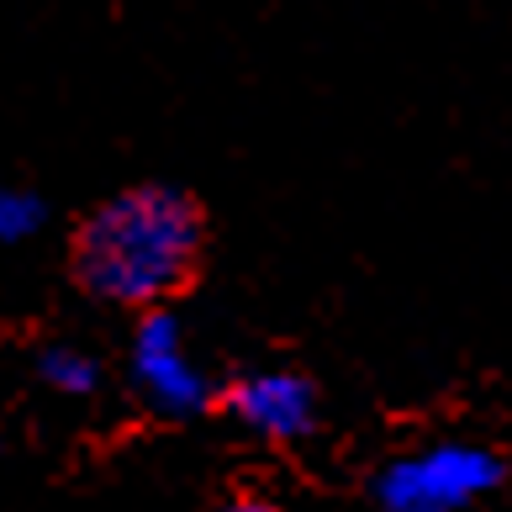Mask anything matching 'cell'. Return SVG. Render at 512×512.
Listing matches in <instances>:
<instances>
[{"label":"cell","mask_w":512,"mask_h":512,"mask_svg":"<svg viewBox=\"0 0 512 512\" xmlns=\"http://www.w3.org/2000/svg\"><path fill=\"white\" fill-rule=\"evenodd\" d=\"M206 206L169 180H138L96 201L74 233V280L127 312H154L201 275Z\"/></svg>","instance_id":"cell-1"},{"label":"cell","mask_w":512,"mask_h":512,"mask_svg":"<svg viewBox=\"0 0 512 512\" xmlns=\"http://www.w3.org/2000/svg\"><path fill=\"white\" fill-rule=\"evenodd\" d=\"M502 481H507V465L491 444L433 439L375 470L370 497L381 512H470Z\"/></svg>","instance_id":"cell-2"},{"label":"cell","mask_w":512,"mask_h":512,"mask_svg":"<svg viewBox=\"0 0 512 512\" xmlns=\"http://www.w3.org/2000/svg\"><path fill=\"white\" fill-rule=\"evenodd\" d=\"M127 370H132V391L159 417H201L217 402V386L191 349V333L169 307L138 312Z\"/></svg>","instance_id":"cell-3"},{"label":"cell","mask_w":512,"mask_h":512,"mask_svg":"<svg viewBox=\"0 0 512 512\" xmlns=\"http://www.w3.org/2000/svg\"><path fill=\"white\" fill-rule=\"evenodd\" d=\"M217 402L259 444H307L322 423V391L296 365L243 370L233 386L217 391Z\"/></svg>","instance_id":"cell-4"},{"label":"cell","mask_w":512,"mask_h":512,"mask_svg":"<svg viewBox=\"0 0 512 512\" xmlns=\"http://www.w3.org/2000/svg\"><path fill=\"white\" fill-rule=\"evenodd\" d=\"M37 375H43L53 391H64V396H90L101 386L96 354H85L80 344H48L43 359H37Z\"/></svg>","instance_id":"cell-5"},{"label":"cell","mask_w":512,"mask_h":512,"mask_svg":"<svg viewBox=\"0 0 512 512\" xmlns=\"http://www.w3.org/2000/svg\"><path fill=\"white\" fill-rule=\"evenodd\" d=\"M43 227V201L32 191H16V185H0V249L32 238Z\"/></svg>","instance_id":"cell-6"},{"label":"cell","mask_w":512,"mask_h":512,"mask_svg":"<svg viewBox=\"0 0 512 512\" xmlns=\"http://www.w3.org/2000/svg\"><path fill=\"white\" fill-rule=\"evenodd\" d=\"M212 512H286V507H280V502H270V497H259V491H238V497L217 502Z\"/></svg>","instance_id":"cell-7"}]
</instances>
